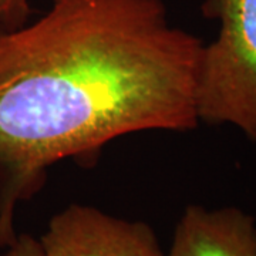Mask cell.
<instances>
[{"instance_id":"5b68a950","label":"cell","mask_w":256,"mask_h":256,"mask_svg":"<svg viewBox=\"0 0 256 256\" xmlns=\"http://www.w3.org/2000/svg\"><path fill=\"white\" fill-rule=\"evenodd\" d=\"M32 0H0V26L14 28L33 18Z\"/></svg>"},{"instance_id":"7a4b0ae2","label":"cell","mask_w":256,"mask_h":256,"mask_svg":"<svg viewBox=\"0 0 256 256\" xmlns=\"http://www.w3.org/2000/svg\"><path fill=\"white\" fill-rule=\"evenodd\" d=\"M202 14L220 26L200 58L198 118L232 124L256 144V0H205Z\"/></svg>"},{"instance_id":"3957f363","label":"cell","mask_w":256,"mask_h":256,"mask_svg":"<svg viewBox=\"0 0 256 256\" xmlns=\"http://www.w3.org/2000/svg\"><path fill=\"white\" fill-rule=\"evenodd\" d=\"M38 240L44 256H165L148 224L82 204L56 214Z\"/></svg>"},{"instance_id":"6da1fadb","label":"cell","mask_w":256,"mask_h":256,"mask_svg":"<svg viewBox=\"0 0 256 256\" xmlns=\"http://www.w3.org/2000/svg\"><path fill=\"white\" fill-rule=\"evenodd\" d=\"M202 48L164 0H48L34 20L0 26V250L50 166L132 132L198 127Z\"/></svg>"},{"instance_id":"8992f818","label":"cell","mask_w":256,"mask_h":256,"mask_svg":"<svg viewBox=\"0 0 256 256\" xmlns=\"http://www.w3.org/2000/svg\"><path fill=\"white\" fill-rule=\"evenodd\" d=\"M0 256H44L40 240L28 234H18L16 240L2 249Z\"/></svg>"},{"instance_id":"277c9868","label":"cell","mask_w":256,"mask_h":256,"mask_svg":"<svg viewBox=\"0 0 256 256\" xmlns=\"http://www.w3.org/2000/svg\"><path fill=\"white\" fill-rule=\"evenodd\" d=\"M165 256H256V220L235 206L190 205Z\"/></svg>"}]
</instances>
